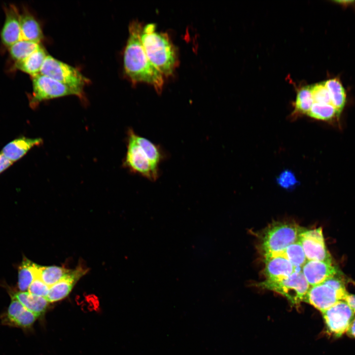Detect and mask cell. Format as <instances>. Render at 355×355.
Segmentation results:
<instances>
[{
	"label": "cell",
	"mask_w": 355,
	"mask_h": 355,
	"mask_svg": "<svg viewBox=\"0 0 355 355\" xmlns=\"http://www.w3.org/2000/svg\"><path fill=\"white\" fill-rule=\"evenodd\" d=\"M142 30V27L137 22L130 25L129 36L124 52V68L133 82L148 83L159 93L162 90L164 76L147 56L141 41Z\"/></svg>",
	"instance_id": "obj_1"
},
{
	"label": "cell",
	"mask_w": 355,
	"mask_h": 355,
	"mask_svg": "<svg viewBox=\"0 0 355 355\" xmlns=\"http://www.w3.org/2000/svg\"><path fill=\"white\" fill-rule=\"evenodd\" d=\"M141 41L149 60L163 75H171L178 64L176 48L167 33L156 31L155 24L142 27Z\"/></svg>",
	"instance_id": "obj_2"
},
{
	"label": "cell",
	"mask_w": 355,
	"mask_h": 355,
	"mask_svg": "<svg viewBox=\"0 0 355 355\" xmlns=\"http://www.w3.org/2000/svg\"><path fill=\"white\" fill-rule=\"evenodd\" d=\"M304 230L292 222L278 221L269 225L260 239V249L264 257L275 255L298 241L299 235Z\"/></svg>",
	"instance_id": "obj_3"
},
{
	"label": "cell",
	"mask_w": 355,
	"mask_h": 355,
	"mask_svg": "<svg viewBox=\"0 0 355 355\" xmlns=\"http://www.w3.org/2000/svg\"><path fill=\"white\" fill-rule=\"evenodd\" d=\"M348 294L343 281L335 276L311 286L304 301L323 312L338 301L344 300Z\"/></svg>",
	"instance_id": "obj_4"
},
{
	"label": "cell",
	"mask_w": 355,
	"mask_h": 355,
	"mask_svg": "<svg viewBox=\"0 0 355 355\" xmlns=\"http://www.w3.org/2000/svg\"><path fill=\"white\" fill-rule=\"evenodd\" d=\"M257 285L281 294L292 304L296 305L304 301L311 287L301 271V268H295L293 273L286 278L278 281L265 280Z\"/></svg>",
	"instance_id": "obj_5"
},
{
	"label": "cell",
	"mask_w": 355,
	"mask_h": 355,
	"mask_svg": "<svg viewBox=\"0 0 355 355\" xmlns=\"http://www.w3.org/2000/svg\"><path fill=\"white\" fill-rule=\"evenodd\" d=\"M40 74L52 78L82 94L88 80L77 69L50 55L45 58Z\"/></svg>",
	"instance_id": "obj_6"
},
{
	"label": "cell",
	"mask_w": 355,
	"mask_h": 355,
	"mask_svg": "<svg viewBox=\"0 0 355 355\" xmlns=\"http://www.w3.org/2000/svg\"><path fill=\"white\" fill-rule=\"evenodd\" d=\"M135 132L129 129L128 132L127 146L124 166L131 172L142 175L151 180L158 177V167L154 165L146 153L136 142Z\"/></svg>",
	"instance_id": "obj_7"
},
{
	"label": "cell",
	"mask_w": 355,
	"mask_h": 355,
	"mask_svg": "<svg viewBox=\"0 0 355 355\" xmlns=\"http://www.w3.org/2000/svg\"><path fill=\"white\" fill-rule=\"evenodd\" d=\"M32 77L33 94L30 104L36 106L40 102L69 95L82 98L83 94L48 76L38 74Z\"/></svg>",
	"instance_id": "obj_8"
},
{
	"label": "cell",
	"mask_w": 355,
	"mask_h": 355,
	"mask_svg": "<svg viewBox=\"0 0 355 355\" xmlns=\"http://www.w3.org/2000/svg\"><path fill=\"white\" fill-rule=\"evenodd\" d=\"M329 332L340 337L346 332L354 318V313L345 300H341L322 312Z\"/></svg>",
	"instance_id": "obj_9"
},
{
	"label": "cell",
	"mask_w": 355,
	"mask_h": 355,
	"mask_svg": "<svg viewBox=\"0 0 355 355\" xmlns=\"http://www.w3.org/2000/svg\"><path fill=\"white\" fill-rule=\"evenodd\" d=\"M298 241L304 250L307 260L332 262L331 256L327 249L321 227L301 232Z\"/></svg>",
	"instance_id": "obj_10"
},
{
	"label": "cell",
	"mask_w": 355,
	"mask_h": 355,
	"mask_svg": "<svg viewBox=\"0 0 355 355\" xmlns=\"http://www.w3.org/2000/svg\"><path fill=\"white\" fill-rule=\"evenodd\" d=\"M37 318L36 315L14 298H11L7 310L0 315V320L3 325L23 329L31 327Z\"/></svg>",
	"instance_id": "obj_11"
},
{
	"label": "cell",
	"mask_w": 355,
	"mask_h": 355,
	"mask_svg": "<svg viewBox=\"0 0 355 355\" xmlns=\"http://www.w3.org/2000/svg\"><path fill=\"white\" fill-rule=\"evenodd\" d=\"M301 271L311 286L323 283L338 273L332 262L318 260H307Z\"/></svg>",
	"instance_id": "obj_12"
},
{
	"label": "cell",
	"mask_w": 355,
	"mask_h": 355,
	"mask_svg": "<svg viewBox=\"0 0 355 355\" xmlns=\"http://www.w3.org/2000/svg\"><path fill=\"white\" fill-rule=\"evenodd\" d=\"M5 19L0 33L2 43L8 48L21 39L20 14L13 4L5 8Z\"/></svg>",
	"instance_id": "obj_13"
},
{
	"label": "cell",
	"mask_w": 355,
	"mask_h": 355,
	"mask_svg": "<svg viewBox=\"0 0 355 355\" xmlns=\"http://www.w3.org/2000/svg\"><path fill=\"white\" fill-rule=\"evenodd\" d=\"M87 269L78 266L60 281L50 286L46 299L49 303L61 300L67 297L80 278L87 272Z\"/></svg>",
	"instance_id": "obj_14"
},
{
	"label": "cell",
	"mask_w": 355,
	"mask_h": 355,
	"mask_svg": "<svg viewBox=\"0 0 355 355\" xmlns=\"http://www.w3.org/2000/svg\"><path fill=\"white\" fill-rule=\"evenodd\" d=\"M266 280L278 281L290 276L295 270L292 263L284 256L277 255L264 258Z\"/></svg>",
	"instance_id": "obj_15"
},
{
	"label": "cell",
	"mask_w": 355,
	"mask_h": 355,
	"mask_svg": "<svg viewBox=\"0 0 355 355\" xmlns=\"http://www.w3.org/2000/svg\"><path fill=\"white\" fill-rule=\"evenodd\" d=\"M42 142L41 138L20 137L7 143L0 153L13 163L23 157L32 148L38 146Z\"/></svg>",
	"instance_id": "obj_16"
},
{
	"label": "cell",
	"mask_w": 355,
	"mask_h": 355,
	"mask_svg": "<svg viewBox=\"0 0 355 355\" xmlns=\"http://www.w3.org/2000/svg\"><path fill=\"white\" fill-rule=\"evenodd\" d=\"M11 298L19 301L25 308L38 318L43 314L49 303L45 297L37 296L28 291H9Z\"/></svg>",
	"instance_id": "obj_17"
},
{
	"label": "cell",
	"mask_w": 355,
	"mask_h": 355,
	"mask_svg": "<svg viewBox=\"0 0 355 355\" xmlns=\"http://www.w3.org/2000/svg\"><path fill=\"white\" fill-rule=\"evenodd\" d=\"M21 39L40 43L43 36L41 27L34 17L27 11L20 14Z\"/></svg>",
	"instance_id": "obj_18"
},
{
	"label": "cell",
	"mask_w": 355,
	"mask_h": 355,
	"mask_svg": "<svg viewBox=\"0 0 355 355\" xmlns=\"http://www.w3.org/2000/svg\"><path fill=\"white\" fill-rule=\"evenodd\" d=\"M47 55L46 51L41 46L25 59L16 62L15 67L33 77L40 74V69Z\"/></svg>",
	"instance_id": "obj_19"
},
{
	"label": "cell",
	"mask_w": 355,
	"mask_h": 355,
	"mask_svg": "<svg viewBox=\"0 0 355 355\" xmlns=\"http://www.w3.org/2000/svg\"><path fill=\"white\" fill-rule=\"evenodd\" d=\"M37 277L49 287L60 281L71 270L56 266H43L36 264Z\"/></svg>",
	"instance_id": "obj_20"
},
{
	"label": "cell",
	"mask_w": 355,
	"mask_h": 355,
	"mask_svg": "<svg viewBox=\"0 0 355 355\" xmlns=\"http://www.w3.org/2000/svg\"><path fill=\"white\" fill-rule=\"evenodd\" d=\"M330 98L331 105L340 113L345 105L346 94L339 79L332 78L324 82Z\"/></svg>",
	"instance_id": "obj_21"
},
{
	"label": "cell",
	"mask_w": 355,
	"mask_h": 355,
	"mask_svg": "<svg viewBox=\"0 0 355 355\" xmlns=\"http://www.w3.org/2000/svg\"><path fill=\"white\" fill-rule=\"evenodd\" d=\"M36 264L25 259L18 270V286L21 291H27L33 281L37 277Z\"/></svg>",
	"instance_id": "obj_22"
},
{
	"label": "cell",
	"mask_w": 355,
	"mask_h": 355,
	"mask_svg": "<svg viewBox=\"0 0 355 355\" xmlns=\"http://www.w3.org/2000/svg\"><path fill=\"white\" fill-rule=\"evenodd\" d=\"M41 46L39 43L21 39L9 47V52L16 63L25 59Z\"/></svg>",
	"instance_id": "obj_23"
},
{
	"label": "cell",
	"mask_w": 355,
	"mask_h": 355,
	"mask_svg": "<svg viewBox=\"0 0 355 355\" xmlns=\"http://www.w3.org/2000/svg\"><path fill=\"white\" fill-rule=\"evenodd\" d=\"M277 255L286 258L295 268H302L307 261L304 250L299 241L290 245L283 251L271 256Z\"/></svg>",
	"instance_id": "obj_24"
},
{
	"label": "cell",
	"mask_w": 355,
	"mask_h": 355,
	"mask_svg": "<svg viewBox=\"0 0 355 355\" xmlns=\"http://www.w3.org/2000/svg\"><path fill=\"white\" fill-rule=\"evenodd\" d=\"M135 138L142 149L146 153L150 161L158 167L159 163L164 158V154L160 147L147 140L135 132Z\"/></svg>",
	"instance_id": "obj_25"
},
{
	"label": "cell",
	"mask_w": 355,
	"mask_h": 355,
	"mask_svg": "<svg viewBox=\"0 0 355 355\" xmlns=\"http://www.w3.org/2000/svg\"><path fill=\"white\" fill-rule=\"evenodd\" d=\"M307 114L315 119L329 121L338 116L340 113L330 104L314 103Z\"/></svg>",
	"instance_id": "obj_26"
},
{
	"label": "cell",
	"mask_w": 355,
	"mask_h": 355,
	"mask_svg": "<svg viewBox=\"0 0 355 355\" xmlns=\"http://www.w3.org/2000/svg\"><path fill=\"white\" fill-rule=\"evenodd\" d=\"M314 101L311 86H305L298 92L295 102V110L300 113H308Z\"/></svg>",
	"instance_id": "obj_27"
},
{
	"label": "cell",
	"mask_w": 355,
	"mask_h": 355,
	"mask_svg": "<svg viewBox=\"0 0 355 355\" xmlns=\"http://www.w3.org/2000/svg\"><path fill=\"white\" fill-rule=\"evenodd\" d=\"M311 91L314 103L331 105L329 94L324 82L311 86Z\"/></svg>",
	"instance_id": "obj_28"
},
{
	"label": "cell",
	"mask_w": 355,
	"mask_h": 355,
	"mask_svg": "<svg viewBox=\"0 0 355 355\" xmlns=\"http://www.w3.org/2000/svg\"><path fill=\"white\" fill-rule=\"evenodd\" d=\"M277 181L281 187L285 189H291L298 183L295 175L288 170L282 172L278 177Z\"/></svg>",
	"instance_id": "obj_29"
},
{
	"label": "cell",
	"mask_w": 355,
	"mask_h": 355,
	"mask_svg": "<svg viewBox=\"0 0 355 355\" xmlns=\"http://www.w3.org/2000/svg\"><path fill=\"white\" fill-rule=\"evenodd\" d=\"M49 288V286L37 277L30 284L27 291L37 296L46 298Z\"/></svg>",
	"instance_id": "obj_30"
},
{
	"label": "cell",
	"mask_w": 355,
	"mask_h": 355,
	"mask_svg": "<svg viewBox=\"0 0 355 355\" xmlns=\"http://www.w3.org/2000/svg\"><path fill=\"white\" fill-rule=\"evenodd\" d=\"M13 163L0 152V174L8 168Z\"/></svg>",
	"instance_id": "obj_31"
},
{
	"label": "cell",
	"mask_w": 355,
	"mask_h": 355,
	"mask_svg": "<svg viewBox=\"0 0 355 355\" xmlns=\"http://www.w3.org/2000/svg\"><path fill=\"white\" fill-rule=\"evenodd\" d=\"M344 300L355 313V294L348 293Z\"/></svg>",
	"instance_id": "obj_32"
},
{
	"label": "cell",
	"mask_w": 355,
	"mask_h": 355,
	"mask_svg": "<svg viewBox=\"0 0 355 355\" xmlns=\"http://www.w3.org/2000/svg\"><path fill=\"white\" fill-rule=\"evenodd\" d=\"M346 332L349 336L355 338V318L352 320Z\"/></svg>",
	"instance_id": "obj_33"
}]
</instances>
